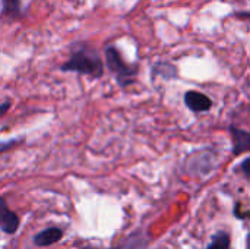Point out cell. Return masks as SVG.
Returning a JSON list of instances; mask_svg holds the SVG:
<instances>
[{
    "label": "cell",
    "mask_w": 250,
    "mask_h": 249,
    "mask_svg": "<svg viewBox=\"0 0 250 249\" xmlns=\"http://www.w3.org/2000/svg\"><path fill=\"white\" fill-rule=\"evenodd\" d=\"M60 70L73 72L89 79H101L104 76V60L94 45L79 40L69 45V57L60 66Z\"/></svg>",
    "instance_id": "1"
},
{
    "label": "cell",
    "mask_w": 250,
    "mask_h": 249,
    "mask_svg": "<svg viewBox=\"0 0 250 249\" xmlns=\"http://www.w3.org/2000/svg\"><path fill=\"white\" fill-rule=\"evenodd\" d=\"M104 60L108 72L113 75L120 88L126 90L132 87L139 75L138 63H127L119 48L114 44H107L104 48Z\"/></svg>",
    "instance_id": "2"
},
{
    "label": "cell",
    "mask_w": 250,
    "mask_h": 249,
    "mask_svg": "<svg viewBox=\"0 0 250 249\" xmlns=\"http://www.w3.org/2000/svg\"><path fill=\"white\" fill-rule=\"evenodd\" d=\"M183 101H185L186 107L195 114L209 112L212 109V104H214L212 100L207 94H204L201 91H196V90L186 91L185 95H183Z\"/></svg>",
    "instance_id": "3"
},
{
    "label": "cell",
    "mask_w": 250,
    "mask_h": 249,
    "mask_svg": "<svg viewBox=\"0 0 250 249\" xmlns=\"http://www.w3.org/2000/svg\"><path fill=\"white\" fill-rule=\"evenodd\" d=\"M21 226V219L16 213H13L4 200V197H0V229L6 235H15Z\"/></svg>",
    "instance_id": "4"
},
{
    "label": "cell",
    "mask_w": 250,
    "mask_h": 249,
    "mask_svg": "<svg viewBox=\"0 0 250 249\" xmlns=\"http://www.w3.org/2000/svg\"><path fill=\"white\" fill-rule=\"evenodd\" d=\"M231 141H233V154L234 156H242L245 153H249L250 150V132L239 128L236 125L229 126Z\"/></svg>",
    "instance_id": "5"
},
{
    "label": "cell",
    "mask_w": 250,
    "mask_h": 249,
    "mask_svg": "<svg viewBox=\"0 0 250 249\" xmlns=\"http://www.w3.org/2000/svg\"><path fill=\"white\" fill-rule=\"evenodd\" d=\"M151 73L154 78H160V79L167 81V82L177 81L180 78L179 68L168 60H157L155 63H152Z\"/></svg>",
    "instance_id": "6"
},
{
    "label": "cell",
    "mask_w": 250,
    "mask_h": 249,
    "mask_svg": "<svg viewBox=\"0 0 250 249\" xmlns=\"http://www.w3.org/2000/svg\"><path fill=\"white\" fill-rule=\"evenodd\" d=\"M62 238H63V230L62 229L48 227V229H45V230H42V232H40V233H37L34 236V244L37 247L44 248V247H50V245L59 242Z\"/></svg>",
    "instance_id": "7"
},
{
    "label": "cell",
    "mask_w": 250,
    "mask_h": 249,
    "mask_svg": "<svg viewBox=\"0 0 250 249\" xmlns=\"http://www.w3.org/2000/svg\"><path fill=\"white\" fill-rule=\"evenodd\" d=\"M22 0H1V16L7 19L22 18Z\"/></svg>",
    "instance_id": "8"
},
{
    "label": "cell",
    "mask_w": 250,
    "mask_h": 249,
    "mask_svg": "<svg viewBox=\"0 0 250 249\" xmlns=\"http://www.w3.org/2000/svg\"><path fill=\"white\" fill-rule=\"evenodd\" d=\"M207 249H231V238H230V233L226 232V230L217 232L212 236L211 244L207 247Z\"/></svg>",
    "instance_id": "9"
},
{
    "label": "cell",
    "mask_w": 250,
    "mask_h": 249,
    "mask_svg": "<svg viewBox=\"0 0 250 249\" xmlns=\"http://www.w3.org/2000/svg\"><path fill=\"white\" fill-rule=\"evenodd\" d=\"M146 245V239H145V235L142 232H138L132 236H129L122 245L119 247H114V248L110 249H144V247Z\"/></svg>",
    "instance_id": "10"
},
{
    "label": "cell",
    "mask_w": 250,
    "mask_h": 249,
    "mask_svg": "<svg viewBox=\"0 0 250 249\" xmlns=\"http://www.w3.org/2000/svg\"><path fill=\"white\" fill-rule=\"evenodd\" d=\"M25 141V136H21V138H12V139H7V141H0V157L6 153H9L10 150H13L15 147L21 145L22 142Z\"/></svg>",
    "instance_id": "11"
},
{
    "label": "cell",
    "mask_w": 250,
    "mask_h": 249,
    "mask_svg": "<svg viewBox=\"0 0 250 249\" xmlns=\"http://www.w3.org/2000/svg\"><path fill=\"white\" fill-rule=\"evenodd\" d=\"M10 107H12V101L10 100H6V101L0 103V119L10 110Z\"/></svg>",
    "instance_id": "12"
},
{
    "label": "cell",
    "mask_w": 250,
    "mask_h": 249,
    "mask_svg": "<svg viewBox=\"0 0 250 249\" xmlns=\"http://www.w3.org/2000/svg\"><path fill=\"white\" fill-rule=\"evenodd\" d=\"M249 163H250L249 158H245V160L242 161V164H240V170H242V173H243L245 179H249Z\"/></svg>",
    "instance_id": "13"
}]
</instances>
